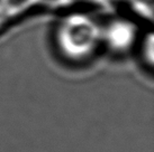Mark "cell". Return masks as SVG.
<instances>
[{"label": "cell", "instance_id": "6da1fadb", "mask_svg": "<svg viewBox=\"0 0 154 152\" xmlns=\"http://www.w3.org/2000/svg\"><path fill=\"white\" fill-rule=\"evenodd\" d=\"M98 38L96 26L90 24H71L61 29V44L71 55H83L90 51Z\"/></svg>", "mask_w": 154, "mask_h": 152}, {"label": "cell", "instance_id": "7a4b0ae2", "mask_svg": "<svg viewBox=\"0 0 154 152\" xmlns=\"http://www.w3.org/2000/svg\"><path fill=\"white\" fill-rule=\"evenodd\" d=\"M133 36L132 29L127 25L117 24L111 26L108 30V40L114 47H125L131 42Z\"/></svg>", "mask_w": 154, "mask_h": 152}]
</instances>
